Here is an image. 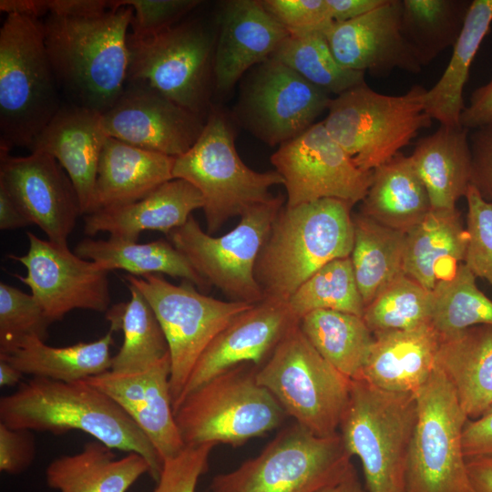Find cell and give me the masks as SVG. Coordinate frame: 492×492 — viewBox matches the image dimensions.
<instances>
[{"instance_id": "1", "label": "cell", "mask_w": 492, "mask_h": 492, "mask_svg": "<svg viewBox=\"0 0 492 492\" xmlns=\"http://www.w3.org/2000/svg\"><path fill=\"white\" fill-rule=\"evenodd\" d=\"M0 422L15 429L53 434L82 431L112 449L142 456L156 481L162 470V460L138 425L87 380L33 377L0 399Z\"/></svg>"}, {"instance_id": "2", "label": "cell", "mask_w": 492, "mask_h": 492, "mask_svg": "<svg viewBox=\"0 0 492 492\" xmlns=\"http://www.w3.org/2000/svg\"><path fill=\"white\" fill-rule=\"evenodd\" d=\"M130 6L90 16L48 14L43 21L45 44L58 87L71 104L99 114L122 94L128 65Z\"/></svg>"}, {"instance_id": "3", "label": "cell", "mask_w": 492, "mask_h": 492, "mask_svg": "<svg viewBox=\"0 0 492 492\" xmlns=\"http://www.w3.org/2000/svg\"><path fill=\"white\" fill-rule=\"evenodd\" d=\"M352 207L342 200L322 199L282 209L254 269L264 299L288 302L323 266L350 257Z\"/></svg>"}, {"instance_id": "4", "label": "cell", "mask_w": 492, "mask_h": 492, "mask_svg": "<svg viewBox=\"0 0 492 492\" xmlns=\"http://www.w3.org/2000/svg\"><path fill=\"white\" fill-rule=\"evenodd\" d=\"M61 107L43 22L8 14L0 29V148H29Z\"/></svg>"}, {"instance_id": "5", "label": "cell", "mask_w": 492, "mask_h": 492, "mask_svg": "<svg viewBox=\"0 0 492 492\" xmlns=\"http://www.w3.org/2000/svg\"><path fill=\"white\" fill-rule=\"evenodd\" d=\"M417 419L414 394L352 380L338 432L362 464L367 492H405V473Z\"/></svg>"}, {"instance_id": "6", "label": "cell", "mask_w": 492, "mask_h": 492, "mask_svg": "<svg viewBox=\"0 0 492 492\" xmlns=\"http://www.w3.org/2000/svg\"><path fill=\"white\" fill-rule=\"evenodd\" d=\"M249 364L231 368L186 395L175 410L185 446H238L279 427L287 416Z\"/></svg>"}, {"instance_id": "7", "label": "cell", "mask_w": 492, "mask_h": 492, "mask_svg": "<svg viewBox=\"0 0 492 492\" xmlns=\"http://www.w3.org/2000/svg\"><path fill=\"white\" fill-rule=\"evenodd\" d=\"M425 92L414 85L401 96H388L364 83L332 98L323 122L360 169L373 171L431 126Z\"/></svg>"}, {"instance_id": "8", "label": "cell", "mask_w": 492, "mask_h": 492, "mask_svg": "<svg viewBox=\"0 0 492 492\" xmlns=\"http://www.w3.org/2000/svg\"><path fill=\"white\" fill-rule=\"evenodd\" d=\"M173 179L193 185L202 195L207 232L212 234L234 216L274 196L270 189L282 184L276 171L259 172L246 166L236 151L234 133L223 113L209 112L194 145L175 158Z\"/></svg>"}, {"instance_id": "9", "label": "cell", "mask_w": 492, "mask_h": 492, "mask_svg": "<svg viewBox=\"0 0 492 492\" xmlns=\"http://www.w3.org/2000/svg\"><path fill=\"white\" fill-rule=\"evenodd\" d=\"M255 376L295 423L318 436L338 433L352 380L317 353L299 322L256 368Z\"/></svg>"}, {"instance_id": "10", "label": "cell", "mask_w": 492, "mask_h": 492, "mask_svg": "<svg viewBox=\"0 0 492 492\" xmlns=\"http://www.w3.org/2000/svg\"><path fill=\"white\" fill-rule=\"evenodd\" d=\"M339 432L318 436L297 423L283 428L255 457L216 476L210 492H318L353 467Z\"/></svg>"}, {"instance_id": "11", "label": "cell", "mask_w": 492, "mask_h": 492, "mask_svg": "<svg viewBox=\"0 0 492 492\" xmlns=\"http://www.w3.org/2000/svg\"><path fill=\"white\" fill-rule=\"evenodd\" d=\"M216 36L200 20L145 38L128 36L126 83L146 85L201 117L209 114Z\"/></svg>"}, {"instance_id": "12", "label": "cell", "mask_w": 492, "mask_h": 492, "mask_svg": "<svg viewBox=\"0 0 492 492\" xmlns=\"http://www.w3.org/2000/svg\"><path fill=\"white\" fill-rule=\"evenodd\" d=\"M283 203L284 196L278 195L251 207L220 237L205 232L192 215L167 236L211 287L231 301L256 304L264 300L254 274L256 261Z\"/></svg>"}, {"instance_id": "13", "label": "cell", "mask_w": 492, "mask_h": 492, "mask_svg": "<svg viewBox=\"0 0 492 492\" xmlns=\"http://www.w3.org/2000/svg\"><path fill=\"white\" fill-rule=\"evenodd\" d=\"M125 279L146 298L165 335L175 410L204 350L232 319L253 304L215 299L199 292L187 281L175 285L159 274H127Z\"/></svg>"}, {"instance_id": "14", "label": "cell", "mask_w": 492, "mask_h": 492, "mask_svg": "<svg viewBox=\"0 0 492 492\" xmlns=\"http://www.w3.org/2000/svg\"><path fill=\"white\" fill-rule=\"evenodd\" d=\"M417 419L405 473V492H470L463 431L468 417L436 367L416 393Z\"/></svg>"}, {"instance_id": "15", "label": "cell", "mask_w": 492, "mask_h": 492, "mask_svg": "<svg viewBox=\"0 0 492 492\" xmlns=\"http://www.w3.org/2000/svg\"><path fill=\"white\" fill-rule=\"evenodd\" d=\"M271 161L283 179L288 207L322 199L354 206L364 200L372 181L373 171L360 169L323 121L280 145Z\"/></svg>"}, {"instance_id": "16", "label": "cell", "mask_w": 492, "mask_h": 492, "mask_svg": "<svg viewBox=\"0 0 492 492\" xmlns=\"http://www.w3.org/2000/svg\"><path fill=\"white\" fill-rule=\"evenodd\" d=\"M331 99L328 93L270 57L256 66L244 87L240 112L258 138L280 146L313 126Z\"/></svg>"}, {"instance_id": "17", "label": "cell", "mask_w": 492, "mask_h": 492, "mask_svg": "<svg viewBox=\"0 0 492 492\" xmlns=\"http://www.w3.org/2000/svg\"><path fill=\"white\" fill-rule=\"evenodd\" d=\"M29 248L22 256L10 255L26 270L15 274L31 290L51 323L75 309L106 313L110 305L108 272L71 251L67 245L26 232Z\"/></svg>"}, {"instance_id": "18", "label": "cell", "mask_w": 492, "mask_h": 492, "mask_svg": "<svg viewBox=\"0 0 492 492\" xmlns=\"http://www.w3.org/2000/svg\"><path fill=\"white\" fill-rule=\"evenodd\" d=\"M0 148V185L52 242L67 245L82 214L75 187L56 159L42 152L14 157Z\"/></svg>"}, {"instance_id": "19", "label": "cell", "mask_w": 492, "mask_h": 492, "mask_svg": "<svg viewBox=\"0 0 492 492\" xmlns=\"http://www.w3.org/2000/svg\"><path fill=\"white\" fill-rule=\"evenodd\" d=\"M108 137L177 158L200 136L206 119L153 88L126 83L116 103L101 115Z\"/></svg>"}, {"instance_id": "20", "label": "cell", "mask_w": 492, "mask_h": 492, "mask_svg": "<svg viewBox=\"0 0 492 492\" xmlns=\"http://www.w3.org/2000/svg\"><path fill=\"white\" fill-rule=\"evenodd\" d=\"M298 322L287 302L273 299H264L237 315L200 356L178 405L192 391L231 368L244 364L261 366Z\"/></svg>"}, {"instance_id": "21", "label": "cell", "mask_w": 492, "mask_h": 492, "mask_svg": "<svg viewBox=\"0 0 492 492\" xmlns=\"http://www.w3.org/2000/svg\"><path fill=\"white\" fill-rule=\"evenodd\" d=\"M401 10L402 0H386L360 17L330 23L322 32L337 62L376 77L395 68L420 72L422 67L401 32Z\"/></svg>"}, {"instance_id": "22", "label": "cell", "mask_w": 492, "mask_h": 492, "mask_svg": "<svg viewBox=\"0 0 492 492\" xmlns=\"http://www.w3.org/2000/svg\"><path fill=\"white\" fill-rule=\"evenodd\" d=\"M169 375V354L139 372L108 370L86 379L130 416L152 443L162 462L186 446L175 418Z\"/></svg>"}, {"instance_id": "23", "label": "cell", "mask_w": 492, "mask_h": 492, "mask_svg": "<svg viewBox=\"0 0 492 492\" xmlns=\"http://www.w3.org/2000/svg\"><path fill=\"white\" fill-rule=\"evenodd\" d=\"M219 18L213 87L224 93L247 70L270 58L290 33L265 10L261 1H228Z\"/></svg>"}, {"instance_id": "24", "label": "cell", "mask_w": 492, "mask_h": 492, "mask_svg": "<svg viewBox=\"0 0 492 492\" xmlns=\"http://www.w3.org/2000/svg\"><path fill=\"white\" fill-rule=\"evenodd\" d=\"M101 115L74 104L62 106L28 148L57 160L75 187L83 215L92 210L98 162L108 138Z\"/></svg>"}, {"instance_id": "25", "label": "cell", "mask_w": 492, "mask_h": 492, "mask_svg": "<svg viewBox=\"0 0 492 492\" xmlns=\"http://www.w3.org/2000/svg\"><path fill=\"white\" fill-rule=\"evenodd\" d=\"M374 337L361 379L384 391L416 395L436 368L441 334L429 323Z\"/></svg>"}, {"instance_id": "26", "label": "cell", "mask_w": 492, "mask_h": 492, "mask_svg": "<svg viewBox=\"0 0 492 492\" xmlns=\"http://www.w3.org/2000/svg\"><path fill=\"white\" fill-rule=\"evenodd\" d=\"M203 205L202 195L193 185L173 179L138 201L85 215L84 232L89 236L108 232L110 237L128 241H138L145 231L168 234Z\"/></svg>"}, {"instance_id": "27", "label": "cell", "mask_w": 492, "mask_h": 492, "mask_svg": "<svg viewBox=\"0 0 492 492\" xmlns=\"http://www.w3.org/2000/svg\"><path fill=\"white\" fill-rule=\"evenodd\" d=\"M175 158L108 137L101 151L91 212L138 201L173 179Z\"/></svg>"}, {"instance_id": "28", "label": "cell", "mask_w": 492, "mask_h": 492, "mask_svg": "<svg viewBox=\"0 0 492 492\" xmlns=\"http://www.w3.org/2000/svg\"><path fill=\"white\" fill-rule=\"evenodd\" d=\"M468 233L455 210H431L405 232L404 273L434 292L464 263Z\"/></svg>"}, {"instance_id": "29", "label": "cell", "mask_w": 492, "mask_h": 492, "mask_svg": "<svg viewBox=\"0 0 492 492\" xmlns=\"http://www.w3.org/2000/svg\"><path fill=\"white\" fill-rule=\"evenodd\" d=\"M436 367L468 419L480 416L492 405V326L476 325L442 336Z\"/></svg>"}, {"instance_id": "30", "label": "cell", "mask_w": 492, "mask_h": 492, "mask_svg": "<svg viewBox=\"0 0 492 492\" xmlns=\"http://www.w3.org/2000/svg\"><path fill=\"white\" fill-rule=\"evenodd\" d=\"M469 129L440 125L420 138L410 157L423 182L431 210H455L471 185Z\"/></svg>"}, {"instance_id": "31", "label": "cell", "mask_w": 492, "mask_h": 492, "mask_svg": "<svg viewBox=\"0 0 492 492\" xmlns=\"http://www.w3.org/2000/svg\"><path fill=\"white\" fill-rule=\"evenodd\" d=\"M112 450L93 441L77 454L55 458L46 469V484L58 492H127L149 474V465L139 454L118 458Z\"/></svg>"}, {"instance_id": "32", "label": "cell", "mask_w": 492, "mask_h": 492, "mask_svg": "<svg viewBox=\"0 0 492 492\" xmlns=\"http://www.w3.org/2000/svg\"><path fill=\"white\" fill-rule=\"evenodd\" d=\"M430 210L427 191L410 157L400 152L373 170L360 212L382 225L406 232Z\"/></svg>"}, {"instance_id": "33", "label": "cell", "mask_w": 492, "mask_h": 492, "mask_svg": "<svg viewBox=\"0 0 492 492\" xmlns=\"http://www.w3.org/2000/svg\"><path fill=\"white\" fill-rule=\"evenodd\" d=\"M74 252L108 272L124 270L137 277L164 273L182 278L201 292L211 288L187 258L164 240L138 243L110 236L108 240L84 239L76 245Z\"/></svg>"}, {"instance_id": "34", "label": "cell", "mask_w": 492, "mask_h": 492, "mask_svg": "<svg viewBox=\"0 0 492 492\" xmlns=\"http://www.w3.org/2000/svg\"><path fill=\"white\" fill-rule=\"evenodd\" d=\"M491 24L492 0L472 1L447 67L425 95V111L440 125L460 126L459 118L466 107L464 87L471 64Z\"/></svg>"}, {"instance_id": "35", "label": "cell", "mask_w": 492, "mask_h": 492, "mask_svg": "<svg viewBox=\"0 0 492 492\" xmlns=\"http://www.w3.org/2000/svg\"><path fill=\"white\" fill-rule=\"evenodd\" d=\"M112 331L87 343L54 347L39 338H33L21 348L0 355L24 374L61 382L86 380L111 368Z\"/></svg>"}, {"instance_id": "36", "label": "cell", "mask_w": 492, "mask_h": 492, "mask_svg": "<svg viewBox=\"0 0 492 492\" xmlns=\"http://www.w3.org/2000/svg\"><path fill=\"white\" fill-rule=\"evenodd\" d=\"M299 327L317 353L351 380L361 379L374 337L363 317L317 310L299 320Z\"/></svg>"}, {"instance_id": "37", "label": "cell", "mask_w": 492, "mask_h": 492, "mask_svg": "<svg viewBox=\"0 0 492 492\" xmlns=\"http://www.w3.org/2000/svg\"><path fill=\"white\" fill-rule=\"evenodd\" d=\"M354 245L350 255L364 306L404 273L405 232L353 215Z\"/></svg>"}, {"instance_id": "38", "label": "cell", "mask_w": 492, "mask_h": 492, "mask_svg": "<svg viewBox=\"0 0 492 492\" xmlns=\"http://www.w3.org/2000/svg\"><path fill=\"white\" fill-rule=\"evenodd\" d=\"M130 299L112 305L106 312L110 331L121 330L124 339L112 356L110 370L118 373L139 372L169 354L161 326L151 306L134 286L128 284Z\"/></svg>"}, {"instance_id": "39", "label": "cell", "mask_w": 492, "mask_h": 492, "mask_svg": "<svg viewBox=\"0 0 492 492\" xmlns=\"http://www.w3.org/2000/svg\"><path fill=\"white\" fill-rule=\"evenodd\" d=\"M469 1L402 0V35L423 67L454 46L462 30Z\"/></svg>"}, {"instance_id": "40", "label": "cell", "mask_w": 492, "mask_h": 492, "mask_svg": "<svg viewBox=\"0 0 492 492\" xmlns=\"http://www.w3.org/2000/svg\"><path fill=\"white\" fill-rule=\"evenodd\" d=\"M271 57L329 95L338 96L365 83L364 72L337 62L322 31L290 34Z\"/></svg>"}, {"instance_id": "41", "label": "cell", "mask_w": 492, "mask_h": 492, "mask_svg": "<svg viewBox=\"0 0 492 492\" xmlns=\"http://www.w3.org/2000/svg\"><path fill=\"white\" fill-rule=\"evenodd\" d=\"M299 321L317 310H332L363 317L364 303L350 257L333 260L308 278L287 302Z\"/></svg>"}, {"instance_id": "42", "label": "cell", "mask_w": 492, "mask_h": 492, "mask_svg": "<svg viewBox=\"0 0 492 492\" xmlns=\"http://www.w3.org/2000/svg\"><path fill=\"white\" fill-rule=\"evenodd\" d=\"M434 292L403 273L367 306L363 319L371 332L409 330L432 322Z\"/></svg>"}, {"instance_id": "43", "label": "cell", "mask_w": 492, "mask_h": 492, "mask_svg": "<svg viewBox=\"0 0 492 492\" xmlns=\"http://www.w3.org/2000/svg\"><path fill=\"white\" fill-rule=\"evenodd\" d=\"M476 279L462 263L451 280L434 291L431 323L441 336L476 325L492 326V300L478 289Z\"/></svg>"}, {"instance_id": "44", "label": "cell", "mask_w": 492, "mask_h": 492, "mask_svg": "<svg viewBox=\"0 0 492 492\" xmlns=\"http://www.w3.org/2000/svg\"><path fill=\"white\" fill-rule=\"evenodd\" d=\"M51 323L32 294L0 283V355L12 354L33 338L46 341Z\"/></svg>"}, {"instance_id": "45", "label": "cell", "mask_w": 492, "mask_h": 492, "mask_svg": "<svg viewBox=\"0 0 492 492\" xmlns=\"http://www.w3.org/2000/svg\"><path fill=\"white\" fill-rule=\"evenodd\" d=\"M465 198L468 241L464 263L492 286V202L483 199L473 185Z\"/></svg>"}, {"instance_id": "46", "label": "cell", "mask_w": 492, "mask_h": 492, "mask_svg": "<svg viewBox=\"0 0 492 492\" xmlns=\"http://www.w3.org/2000/svg\"><path fill=\"white\" fill-rule=\"evenodd\" d=\"M111 7L130 6L133 16L129 36L145 38L179 22L200 5L199 0H117Z\"/></svg>"}, {"instance_id": "47", "label": "cell", "mask_w": 492, "mask_h": 492, "mask_svg": "<svg viewBox=\"0 0 492 492\" xmlns=\"http://www.w3.org/2000/svg\"><path fill=\"white\" fill-rule=\"evenodd\" d=\"M214 444L186 446L175 456L163 461L152 492H195L200 477L208 470Z\"/></svg>"}, {"instance_id": "48", "label": "cell", "mask_w": 492, "mask_h": 492, "mask_svg": "<svg viewBox=\"0 0 492 492\" xmlns=\"http://www.w3.org/2000/svg\"><path fill=\"white\" fill-rule=\"evenodd\" d=\"M265 10L290 34L323 31L333 22L327 0H263Z\"/></svg>"}, {"instance_id": "49", "label": "cell", "mask_w": 492, "mask_h": 492, "mask_svg": "<svg viewBox=\"0 0 492 492\" xmlns=\"http://www.w3.org/2000/svg\"><path fill=\"white\" fill-rule=\"evenodd\" d=\"M36 445L31 431L15 429L0 422V470L15 475L34 460Z\"/></svg>"}, {"instance_id": "50", "label": "cell", "mask_w": 492, "mask_h": 492, "mask_svg": "<svg viewBox=\"0 0 492 492\" xmlns=\"http://www.w3.org/2000/svg\"><path fill=\"white\" fill-rule=\"evenodd\" d=\"M472 159L471 185L492 202V123L469 132Z\"/></svg>"}, {"instance_id": "51", "label": "cell", "mask_w": 492, "mask_h": 492, "mask_svg": "<svg viewBox=\"0 0 492 492\" xmlns=\"http://www.w3.org/2000/svg\"><path fill=\"white\" fill-rule=\"evenodd\" d=\"M462 439L466 460H492V405L477 418L466 421Z\"/></svg>"}, {"instance_id": "52", "label": "cell", "mask_w": 492, "mask_h": 492, "mask_svg": "<svg viewBox=\"0 0 492 492\" xmlns=\"http://www.w3.org/2000/svg\"><path fill=\"white\" fill-rule=\"evenodd\" d=\"M460 125L466 129H475L492 123V77L475 89L459 118Z\"/></svg>"}, {"instance_id": "53", "label": "cell", "mask_w": 492, "mask_h": 492, "mask_svg": "<svg viewBox=\"0 0 492 492\" xmlns=\"http://www.w3.org/2000/svg\"><path fill=\"white\" fill-rule=\"evenodd\" d=\"M111 8L106 0H48V14L63 16H90Z\"/></svg>"}, {"instance_id": "54", "label": "cell", "mask_w": 492, "mask_h": 492, "mask_svg": "<svg viewBox=\"0 0 492 492\" xmlns=\"http://www.w3.org/2000/svg\"><path fill=\"white\" fill-rule=\"evenodd\" d=\"M386 0H327L333 22L360 17L381 6Z\"/></svg>"}, {"instance_id": "55", "label": "cell", "mask_w": 492, "mask_h": 492, "mask_svg": "<svg viewBox=\"0 0 492 492\" xmlns=\"http://www.w3.org/2000/svg\"><path fill=\"white\" fill-rule=\"evenodd\" d=\"M32 224L8 191L0 185V230H15Z\"/></svg>"}, {"instance_id": "56", "label": "cell", "mask_w": 492, "mask_h": 492, "mask_svg": "<svg viewBox=\"0 0 492 492\" xmlns=\"http://www.w3.org/2000/svg\"><path fill=\"white\" fill-rule=\"evenodd\" d=\"M470 492H492V460H466Z\"/></svg>"}, {"instance_id": "57", "label": "cell", "mask_w": 492, "mask_h": 492, "mask_svg": "<svg viewBox=\"0 0 492 492\" xmlns=\"http://www.w3.org/2000/svg\"><path fill=\"white\" fill-rule=\"evenodd\" d=\"M0 10L8 14H18L32 17L49 13L48 0H1Z\"/></svg>"}, {"instance_id": "58", "label": "cell", "mask_w": 492, "mask_h": 492, "mask_svg": "<svg viewBox=\"0 0 492 492\" xmlns=\"http://www.w3.org/2000/svg\"><path fill=\"white\" fill-rule=\"evenodd\" d=\"M318 492H367L360 482L353 467L343 477L332 483Z\"/></svg>"}, {"instance_id": "59", "label": "cell", "mask_w": 492, "mask_h": 492, "mask_svg": "<svg viewBox=\"0 0 492 492\" xmlns=\"http://www.w3.org/2000/svg\"><path fill=\"white\" fill-rule=\"evenodd\" d=\"M24 374L5 359H0V385L10 387L17 385Z\"/></svg>"}]
</instances>
